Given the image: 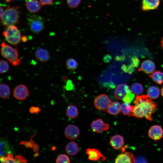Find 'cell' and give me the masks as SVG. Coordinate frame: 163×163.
<instances>
[{"mask_svg": "<svg viewBox=\"0 0 163 163\" xmlns=\"http://www.w3.org/2000/svg\"><path fill=\"white\" fill-rule=\"evenodd\" d=\"M20 144L24 145L26 148L32 149L35 152L38 151L39 149V146L37 144L31 139L29 141H22L20 142Z\"/></svg>", "mask_w": 163, "mask_h": 163, "instance_id": "obj_28", "label": "cell"}, {"mask_svg": "<svg viewBox=\"0 0 163 163\" xmlns=\"http://www.w3.org/2000/svg\"><path fill=\"white\" fill-rule=\"evenodd\" d=\"M135 158L133 155L130 152H126L119 154L116 158L115 162L116 163H135Z\"/></svg>", "mask_w": 163, "mask_h": 163, "instance_id": "obj_13", "label": "cell"}, {"mask_svg": "<svg viewBox=\"0 0 163 163\" xmlns=\"http://www.w3.org/2000/svg\"><path fill=\"white\" fill-rule=\"evenodd\" d=\"M11 148L8 140L5 139H0V157L11 152Z\"/></svg>", "mask_w": 163, "mask_h": 163, "instance_id": "obj_20", "label": "cell"}, {"mask_svg": "<svg viewBox=\"0 0 163 163\" xmlns=\"http://www.w3.org/2000/svg\"><path fill=\"white\" fill-rule=\"evenodd\" d=\"M161 95L163 97V87H162L161 89Z\"/></svg>", "mask_w": 163, "mask_h": 163, "instance_id": "obj_45", "label": "cell"}, {"mask_svg": "<svg viewBox=\"0 0 163 163\" xmlns=\"http://www.w3.org/2000/svg\"><path fill=\"white\" fill-rule=\"evenodd\" d=\"M0 161L2 163H15L14 157L11 152H8L6 156L1 157Z\"/></svg>", "mask_w": 163, "mask_h": 163, "instance_id": "obj_30", "label": "cell"}, {"mask_svg": "<svg viewBox=\"0 0 163 163\" xmlns=\"http://www.w3.org/2000/svg\"><path fill=\"white\" fill-rule=\"evenodd\" d=\"M91 128L94 132L101 133L108 130L109 129V124L98 118L94 120L91 123Z\"/></svg>", "mask_w": 163, "mask_h": 163, "instance_id": "obj_8", "label": "cell"}, {"mask_svg": "<svg viewBox=\"0 0 163 163\" xmlns=\"http://www.w3.org/2000/svg\"><path fill=\"white\" fill-rule=\"evenodd\" d=\"M112 59V57L109 54H107L104 56L103 61L105 62H108Z\"/></svg>", "mask_w": 163, "mask_h": 163, "instance_id": "obj_39", "label": "cell"}, {"mask_svg": "<svg viewBox=\"0 0 163 163\" xmlns=\"http://www.w3.org/2000/svg\"><path fill=\"white\" fill-rule=\"evenodd\" d=\"M13 94L16 99L22 101L27 98L29 94V92L27 87L25 85L21 84L14 88Z\"/></svg>", "mask_w": 163, "mask_h": 163, "instance_id": "obj_7", "label": "cell"}, {"mask_svg": "<svg viewBox=\"0 0 163 163\" xmlns=\"http://www.w3.org/2000/svg\"><path fill=\"white\" fill-rule=\"evenodd\" d=\"M130 89L132 93L138 95L142 94L143 91L142 86L140 84L138 83H134L132 84Z\"/></svg>", "mask_w": 163, "mask_h": 163, "instance_id": "obj_29", "label": "cell"}, {"mask_svg": "<svg viewBox=\"0 0 163 163\" xmlns=\"http://www.w3.org/2000/svg\"><path fill=\"white\" fill-rule=\"evenodd\" d=\"M65 150L68 155L73 156L78 153L79 151V147L77 143L71 141L67 144L65 147Z\"/></svg>", "mask_w": 163, "mask_h": 163, "instance_id": "obj_19", "label": "cell"}, {"mask_svg": "<svg viewBox=\"0 0 163 163\" xmlns=\"http://www.w3.org/2000/svg\"><path fill=\"white\" fill-rule=\"evenodd\" d=\"M148 95L151 99H155L158 97L160 90L157 87L154 86H151L147 91Z\"/></svg>", "mask_w": 163, "mask_h": 163, "instance_id": "obj_27", "label": "cell"}, {"mask_svg": "<svg viewBox=\"0 0 163 163\" xmlns=\"http://www.w3.org/2000/svg\"><path fill=\"white\" fill-rule=\"evenodd\" d=\"M20 6H8L0 18L2 25L5 27L15 25L19 22L21 12Z\"/></svg>", "mask_w": 163, "mask_h": 163, "instance_id": "obj_2", "label": "cell"}, {"mask_svg": "<svg viewBox=\"0 0 163 163\" xmlns=\"http://www.w3.org/2000/svg\"><path fill=\"white\" fill-rule=\"evenodd\" d=\"M9 66L6 61L0 60V74H3L7 72L9 70Z\"/></svg>", "mask_w": 163, "mask_h": 163, "instance_id": "obj_32", "label": "cell"}, {"mask_svg": "<svg viewBox=\"0 0 163 163\" xmlns=\"http://www.w3.org/2000/svg\"><path fill=\"white\" fill-rule=\"evenodd\" d=\"M64 82H66L67 80V76H64L62 78Z\"/></svg>", "mask_w": 163, "mask_h": 163, "instance_id": "obj_43", "label": "cell"}, {"mask_svg": "<svg viewBox=\"0 0 163 163\" xmlns=\"http://www.w3.org/2000/svg\"><path fill=\"white\" fill-rule=\"evenodd\" d=\"M34 55L37 59L43 63L48 61L50 57L49 51L42 48H39L37 49L35 52Z\"/></svg>", "mask_w": 163, "mask_h": 163, "instance_id": "obj_14", "label": "cell"}, {"mask_svg": "<svg viewBox=\"0 0 163 163\" xmlns=\"http://www.w3.org/2000/svg\"><path fill=\"white\" fill-rule=\"evenodd\" d=\"M2 35L6 41L12 45H17L21 40L20 31L15 25L6 27L5 30L3 32Z\"/></svg>", "mask_w": 163, "mask_h": 163, "instance_id": "obj_4", "label": "cell"}, {"mask_svg": "<svg viewBox=\"0 0 163 163\" xmlns=\"http://www.w3.org/2000/svg\"><path fill=\"white\" fill-rule=\"evenodd\" d=\"M139 59L136 56H133L132 58L130 64L128 66L123 65L122 69L124 72L131 74L134 71L135 68L139 66Z\"/></svg>", "mask_w": 163, "mask_h": 163, "instance_id": "obj_21", "label": "cell"}, {"mask_svg": "<svg viewBox=\"0 0 163 163\" xmlns=\"http://www.w3.org/2000/svg\"><path fill=\"white\" fill-rule=\"evenodd\" d=\"M148 135L149 137L154 140H160L163 136V129L158 125H153L149 129Z\"/></svg>", "mask_w": 163, "mask_h": 163, "instance_id": "obj_10", "label": "cell"}, {"mask_svg": "<svg viewBox=\"0 0 163 163\" xmlns=\"http://www.w3.org/2000/svg\"><path fill=\"white\" fill-rule=\"evenodd\" d=\"M121 105L118 102H112L107 111L110 114L112 115H117L121 112Z\"/></svg>", "mask_w": 163, "mask_h": 163, "instance_id": "obj_22", "label": "cell"}, {"mask_svg": "<svg viewBox=\"0 0 163 163\" xmlns=\"http://www.w3.org/2000/svg\"><path fill=\"white\" fill-rule=\"evenodd\" d=\"M10 89L9 86L5 83L0 84V97L6 99L10 94Z\"/></svg>", "mask_w": 163, "mask_h": 163, "instance_id": "obj_24", "label": "cell"}, {"mask_svg": "<svg viewBox=\"0 0 163 163\" xmlns=\"http://www.w3.org/2000/svg\"><path fill=\"white\" fill-rule=\"evenodd\" d=\"M80 133L79 128L73 124L68 125L64 130L65 137L69 140H75L77 139L80 135Z\"/></svg>", "mask_w": 163, "mask_h": 163, "instance_id": "obj_9", "label": "cell"}, {"mask_svg": "<svg viewBox=\"0 0 163 163\" xmlns=\"http://www.w3.org/2000/svg\"><path fill=\"white\" fill-rule=\"evenodd\" d=\"M160 1V0H142L141 10L146 11L157 9Z\"/></svg>", "mask_w": 163, "mask_h": 163, "instance_id": "obj_15", "label": "cell"}, {"mask_svg": "<svg viewBox=\"0 0 163 163\" xmlns=\"http://www.w3.org/2000/svg\"><path fill=\"white\" fill-rule=\"evenodd\" d=\"M28 24L30 31L34 34H38L43 30L44 21L43 18L40 15L32 14L27 18Z\"/></svg>", "mask_w": 163, "mask_h": 163, "instance_id": "obj_5", "label": "cell"}, {"mask_svg": "<svg viewBox=\"0 0 163 163\" xmlns=\"http://www.w3.org/2000/svg\"><path fill=\"white\" fill-rule=\"evenodd\" d=\"M133 103V116L138 118L144 117L150 121L152 120V115L155 112L157 105L148 95L136 96Z\"/></svg>", "mask_w": 163, "mask_h": 163, "instance_id": "obj_1", "label": "cell"}, {"mask_svg": "<svg viewBox=\"0 0 163 163\" xmlns=\"http://www.w3.org/2000/svg\"><path fill=\"white\" fill-rule=\"evenodd\" d=\"M134 97V94L130 91L125 95L122 100L124 102L130 103L133 100Z\"/></svg>", "mask_w": 163, "mask_h": 163, "instance_id": "obj_35", "label": "cell"}, {"mask_svg": "<svg viewBox=\"0 0 163 163\" xmlns=\"http://www.w3.org/2000/svg\"><path fill=\"white\" fill-rule=\"evenodd\" d=\"M56 163H69L70 160L69 157L67 155L64 154H61L59 155L56 160Z\"/></svg>", "mask_w": 163, "mask_h": 163, "instance_id": "obj_33", "label": "cell"}, {"mask_svg": "<svg viewBox=\"0 0 163 163\" xmlns=\"http://www.w3.org/2000/svg\"><path fill=\"white\" fill-rule=\"evenodd\" d=\"M29 111L31 114H37L41 111V109L38 106H32L30 108Z\"/></svg>", "mask_w": 163, "mask_h": 163, "instance_id": "obj_37", "label": "cell"}, {"mask_svg": "<svg viewBox=\"0 0 163 163\" xmlns=\"http://www.w3.org/2000/svg\"><path fill=\"white\" fill-rule=\"evenodd\" d=\"M130 91L129 87L126 84L124 83L119 85L115 89V98L117 100H122L125 95Z\"/></svg>", "mask_w": 163, "mask_h": 163, "instance_id": "obj_12", "label": "cell"}, {"mask_svg": "<svg viewBox=\"0 0 163 163\" xmlns=\"http://www.w3.org/2000/svg\"><path fill=\"white\" fill-rule=\"evenodd\" d=\"M86 152L88 155V159L90 160L96 161L101 160V161H104L106 159L100 151L96 149L88 148Z\"/></svg>", "mask_w": 163, "mask_h": 163, "instance_id": "obj_11", "label": "cell"}, {"mask_svg": "<svg viewBox=\"0 0 163 163\" xmlns=\"http://www.w3.org/2000/svg\"><path fill=\"white\" fill-rule=\"evenodd\" d=\"M149 77L152 80L159 84H161L163 83V72L160 71H156L152 72Z\"/></svg>", "mask_w": 163, "mask_h": 163, "instance_id": "obj_26", "label": "cell"}, {"mask_svg": "<svg viewBox=\"0 0 163 163\" xmlns=\"http://www.w3.org/2000/svg\"><path fill=\"white\" fill-rule=\"evenodd\" d=\"M69 7L71 8H77L80 4L81 0H66Z\"/></svg>", "mask_w": 163, "mask_h": 163, "instance_id": "obj_34", "label": "cell"}, {"mask_svg": "<svg viewBox=\"0 0 163 163\" xmlns=\"http://www.w3.org/2000/svg\"><path fill=\"white\" fill-rule=\"evenodd\" d=\"M15 163H27L26 159L20 155H16L14 157Z\"/></svg>", "mask_w": 163, "mask_h": 163, "instance_id": "obj_36", "label": "cell"}, {"mask_svg": "<svg viewBox=\"0 0 163 163\" xmlns=\"http://www.w3.org/2000/svg\"><path fill=\"white\" fill-rule=\"evenodd\" d=\"M41 5L37 0H27L26 6L27 9L30 12L35 13L41 9Z\"/></svg>", "mask_w": 163, "mask_h": 163, "instance_id": "obj_18", "label": "cell"}, {"mask_svg": "<svg viewBox=\"0 0 163 163\" xmlns=\"http://www.w3.org/2000/svg\"><path fill=\"white\" fill-rule=\"evenodd\" d=\"M73 86L71 81H68L66 85V89L68 90H72Z\"/></svg>", "mask_w": 163, "mask_h": 163, "instance_id": "obj_40", "label": "cell"}, {"mask_svg": "<svg viewBox=\"0 0 163 163\" xmlns=\"http://www.w3.org/2000/svg\"><path fill=\"white\" fill-rule=\"evenodd\" d=\"M133 107L129 103L124 102L121 105V112L124 115L133 116Z\"/></svg>", "mask_w": 163, "mask_h": 163, "instance_id": "obj_25", "label": "cell"}, {"mask_svg": "<svg viewBox=\"0 0 163 163\" xmlns=\"http://www.w3.org/2000/svg\"><path fill=\"white\" fill-rule=\"evenodd\" d=\"M53 1V0H39L42 6L50 5L52 3Z\"/></svg>", "mask_w": 163, "mask_h": 163, "instance_id": "obj_38", "label": "cell"}, {"mask_svg": "<svg viewBox=\"0 0 163 163\" xmlns=\"http://www.w3.org/2000/svg\"><path fill=\"white\" fill-rule=\"evenodd\" d=\"M155 69L154 63L151 60H146L142 63L138 71H143L146 74H150L153 72Z\"/></svg>", "mask_w": 163, "mask_h": 163, "instance_id": "obj_17", "label": "cell"}, {"mask_svg": "<svg viewBox=\"0 0 163 163\" xmlns=\"http://www.w3.org/2000/svg\"><path fill=\"white\" fill-rule=\"evenodd\" d=\"M161 47L163 48V37L161 41Z\"/></svg>", "mask_w": 163, "mask_h": 163, "instance_id": "obj_44", "label": "cell"}, {"mask_svg": "<svg viewBox=\"0 0 163 163\" xmlns=\"http://www.w3.org/2000/svg\"><path fill=\"white\" fill-rule=\"evenodd\" d=\"M0 52L2 56L13 66H17L21 63L18 49L6 44L4 41L1 44Z\"/></svg>", "mask_w": 163, "mask_h": 163, "instance_id": "obj_3", "label": "cell"}, {"mask_svg": "<svg viewBox=\"0 0 163 163\" xmlns=\"http://www.w3.org/2000/svg\"><path fill=\"white\" fill-rule=\"evenodd\" d=\"M123 137L119 135H115L112 136L110 141V144L114 149H120L124 144Z\"/></svg>", "mask_w": 163, "mask_h": 163, "instance_id": "obj_16", "label": "cell"}, {"mask_svg": "<svg viewBox=\"0 0 163 163\" xmlns=\"http://www.w3.org/2000/svg\"><path fill=\"white\" fill-rule=\"evenodd\" d=\"M78 65V62L74 59L69 58L66 60V67L69 70L73 71L77 68Z\"/></svg>", "mask_w": 163, "mask_h": 163, "instance_id": "obj_31", "label": "cell"}, {"mask_svg": "<svg viewBox=\"0 0 163 163\" xmlns=\"http://www.w3.org/2000/svg\"><path fill=\"white\" fill-rule=\"evenodd\" d=\"M13 0H5V1L7 2H10L13 1Z\"/></svg>", "mask_w": 163, "mask_h": 163, "instance_id": "obj_46", "label": "cell"}, {"mask_svg": "<svg viewBox=\"0 0 163 163\" xmlns=\"http://www.w3.org/2000/svg\"><path fill=\"white\" fill-rule=\"evenodd\" d=\"M66 114L69 118L73 119L76 118L78 114L77 107L72 104L69 105L66 109Z\"/></svg>", "mask_w": 163, "mask_h": 163, "instance_id": "obj_23", "label": "cell"}, {"mask_svg": "<svg viewBox=\"0 0 163 163\" xmlns=\"http://www.w3.org/2000/svg\"><path fill=\"white\" fill-rule=\"evenodd\" d=\"M4 11V10L2 6H0V18H1Z\"/></svg>", "mask_w": 163, "mask_h": 163, "instance_id": "obj_42", "label": "cell"}, {"mask_svg": "<svg viewBox=\"0 0 163 163\" xmlns=\"http://www.w3.org/2000/svg\"><path fill=\"white\" fill-rule=\"evenodd\" d=\"M111 103V100L107 95L101 94L98 95L95 98L94 104L95 107L97 110L107 112Z\"/></svg>", "mask_w": 163, "mask_h": 163, "instance_id": "obj_6", "label": "cell"}, {"mask_svg": "<svg viewBox=\"0 0 163 163\" xmlns=\"http://www.w3.org/2000/svg\"><path fill=\"white\" fill-rule=\"evenodd\" d=\"M21 40L23 42H26L28 40L27 37L26 36H23L21 37Z\"/></svg>", "mask_w": 163, "mask_h": 163, "instance_id": "obj_41", "label": "cell"}]
</instances>
